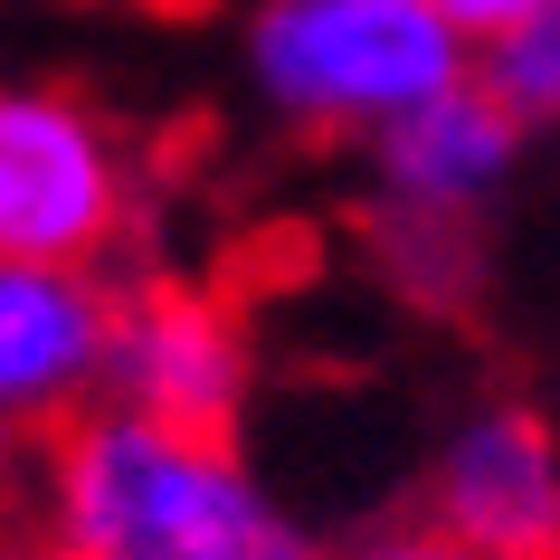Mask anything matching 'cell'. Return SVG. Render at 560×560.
<instances>
[{"label":"cell","mask_w":560,"mask_h":560,"mask_svg":"<svg viewBox=\"0 0 560 560\" xmlns=\"http://www.w3.org/2000/svg\"><path fill=\"white\" fill-rule=\"evenodd\" d=\"M38 446L30 532L48 560H324L229 438L86 409Z\"/></svg>","instance_id":"obj_1"},{"label":"cell","mask_w":560,"mask_h":560,"mask_svg":"<svg viewBox=\"0 0 560 560\" xmlns=\"http://www.w3.org/2000/svg\"><path fill=\"white\" fill-rule=\"evenodd\" d=\"M237 58L276 124L381 143L389 124L466 86L475 38L438 0H257Z\"/></svg>","instance_id":"obj_2"},{"label":"cell","mask_w":560,"mask_h":560,"mask_svg":"<svg viewBox=\"0 0 560 560\" xmlns=\"http://www.w3.org/2000/svg\"><path fill=\"white\" fill-rule=\"evenodd\" d=\"M133 229L124 133L77 86H10L0 105V266H105Z\"/></svg>","instance_id":"obj_3"},{"label":"cell","mask_w":560,"mask_h":560,"mask_svg":"<svg viewBox=\"0 0 560 560\" xmlns=\"http://www.w3.org/2000/svg\"><path fill=\"white\" fill-rule=\"evenodd\" d=\"M124 285L105 266H0V409L20 438H58L115 389Z\"/></svg>","instance_id":"obj_4"},{"label":"cell","mask_w":560,"mask_h":560,"mask_svg":"<svg viewBox=\"0 0 560 560\" xmlns=\"http://www.w3.org/2000/svg\"><path fill=\"white\" fill-rule=\"evenodd\" d=\"M428 523L494 560H560V428L532 399H475L428 456Z\"/></svg>","instance_id":"obj_5"},{"label":"cell","mask_w":560,"mask_h":560,"mask_svg":"<svg viewBox=\"0 0 560 560\" xmlns=\"http://www.w3.org/2000/svg\"><path fill=\"white\" fill-rule=\"evenodd\" d=\"M247 389H257L247 324L209 285H180V276L124 285V332H115V389H105V409L229 438L237 409H247Z\"/></svg>","instance_id":"obj_6"},{"label":"cell","mask_w":560,"mask_h":560,"mask_svg":"<svg viewBox=\"0 0 560 560\" xmlns=\"http://www.w3.org/2000/svg\"><path fill=\"white\" fill-rule=\"evenodd\" d=\"M523 133L532 124L485 77H466L456 95L418 105L409 124H389L371 143V209H389V219H475L523 172Z\"/></svg>","instance_id":"obj_7"},{"label":"cell","mask_w":560,"mask_h":560,"mask_svg":"<svg viewBox=\"0 0 560 560\" xmlns=\"http://www.w3.org/2000/svg\"><path fill=\"white\" fill-rule=\"evenodd\" d=\"M371 266L409 304H466L475 295V219H389V209H371Z\"/></svg>","instance_id":"obj_8"},{"label":"cell","mask_w":560,"mask_h":560,"mask_svg":"<svg viewBox=\"0 0 560 560\" xmlns=\"http://www.w3.org/2000/svg\"><path fill=\"white\" fill-rule=\"evenodd\" d=\"M475 77H485L523 124H560V0H541L503 48H485Z\"/></svg>","instance_id":"obj_9"},{"label":"cell","mask_w":560,"mask_h":560,"mask_svg":"<svg viewBox=\"0 0 560 560\" xmlns=\"http://www.w3.org/2000/svg\"><path fill=\"white\" fill-rule=\"evenodd\" d=\"M342 560H494V551H475V541H456L438 523H409V532H381V541H361Z\"/></svg>","instance_id":"obj_10"},{"label":"cell","mask_w":560,"mask_h":560,"mask_svg":"<svg viewBox=\"0 0 560 560\" xmlns=\"http://www.w3.org/2000/svg\"><path fill=\"white\" fill-rule=\"evenodd\" d=\"M438 10H446V20H456V30L475 38V58H485V48H503V38L523 30V20L541 10V0H438Z\"/></svg>","instance_id":"obj_11"}]
</instances>
